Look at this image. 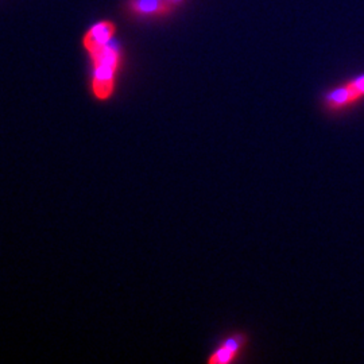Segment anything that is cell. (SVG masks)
I'll return each instance as SVG.
<instances>
[{"label": "cell", "instance_id": "6da1fadb", "mask_svg": "<svg viewBox=\"0 0 364 364\" xmlns=\"http://www.w3.org/2000/svg\"><path fill=\"white\" fill-rule=\"evenodd\" d=\"M93 68L92 91L99 100H107L115 90V78L120 69L122 52L114 39L88 54Z\"/></svg>", "mask_w": 364, "mask_h": 364}, {"label": "cell", "instance_id": "277c9868", "mask_svg": "<svg viewBox=\"0 0 364 364\" xmlns=\"http://www.w3.org/2000/svg\"><path fill=\"white\" fill-rule=\"evenodd\" d=\"M126 10L134 18L161 19L169 16L176 9L168 0H127Z\"/></svg>", "mask_w": 364, "mask_h": 364}, {"label": "cell", "instance_id": "3957f363", "mask_svg": "<svg viewBox=\"0 0 364 364\" xmlns=\"http://www.w3.org/2000/svg\"><path fill=\"white\" fill-rule=\"evenodd\" d=\"M246 346H247V336L245 333L242 332L232 333L224 340H221L220 344L212 351L207 362L209 364L234 363L239 359Z\"/></svg>", "mask_w": 364, "mask_h": 364}, {"label": "cell", "instance_id": "5b68a950", "mask_svg": "<svg viewBox=\"0 0 364 364\" xmlns=\"http://www.w3.org/2000/svg\"><path fill=\"white\" fill-rule=\"evenodd\" d=\"M117 34V25L111 21H99L92 25L82 37V46L87 53L93 52L109 43Z\"/></svg>", "mask_w": 364, "mask_h": 364}, {"label": "cell", "instance_id": "7a4b0ae2", "mask_svg": "<svg viewBox=\"0 0 364 364\" xmlns=\"http://www.w3.org/2000/svg\"><path fill=\"white\" fill-rule=\"evenodd\" d=\"M323 107L331 114H340L348 111L352 107L363 102L359 95L353 91L348 82L331 88L323 95Z\"/></svg>", "mask_w": 364, "mask_h": 364}, {"label": "cell", "instance_id": "8992f818", "mask_svg": "<svg viewBox=\"0 0 364 364\" xmlns=\"http://www.w3.org/2000/svg\"><path fill=\"white\" fill-rule=\"evenodd\" d=\"M347 82L351 85L352 90L359 95V97L364 100V73L363 75L356 76V77L351 78Z\"/></svg>", "mask_w": 364, "mask_h": 364}, {"label": "cell", "instance_id": "52a82bcc", "mask_svg": "<svg viewBox=\"0 0 364 364\" xmlns=\"http://www.w3.org/2000/svg\"><path fill=\"white\" fill-rule=\"evenodd\" d=\"M168 1L173 6V9H177V7H180V6L185 3V0H168Z\"/></svg>", "mask_w": 364, "mask_h": 364}]
</instances>
